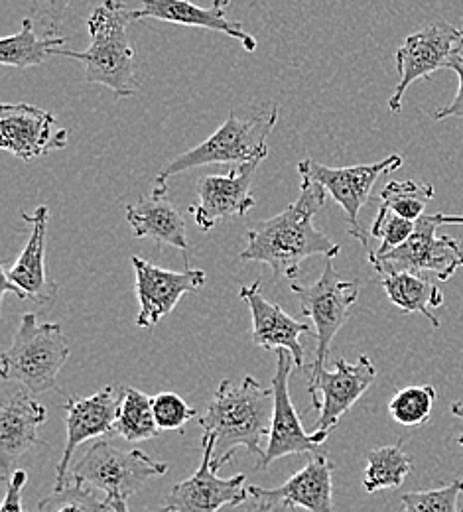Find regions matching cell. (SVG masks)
<instances>
[{"label":"cell","mask_w":463,"mask_h":512,"mask_svg":"<svg viewBox=\"0 0 463 512\" xmlns=\"http://www.w3.org/2000/svg\"><path fill=\"white\" fill-rule=\"evenodd\" d=\"M326 195L318 182L302 180L300 197L294 203L249 227L241 260L266 264L276 278H296L300 264L310 256H339L341 247L314 227V217L324 207Z\"/></svg>","instance_id":"obj_1"},{"label":"cell","mask_w":463,"mask_h":512,"mask_svg":"<svg viewBox=\"0 0 463 512\" xmlns=\"http://www.w3.org/2000/svg\"><path fill=\"white\" fill-rule=\"evenodd\" d=\"M272 412V386H263L253 377H245L239 384L229 379L221 381L199 418L203 434L215 440L213 463L223 467L237 448L255 453L261 463L265 457L261 440L270 434Z\"/></svg>","instance_id":"obj_2"},{"label":"cell","mask_w":463,"mask_h":512,"mask_svg":"<svg viewBox=\"0 0 463 512\" xmlns=\"http://www.w3.org/2000/svg\"><path fill=\"white\" fill-rule=\"evenodd\" d=\"M133 12L121 0H103L87 20L91 46L85 52L60 48L54 56L81 62L85 65V81L111 89L117 99L133 97L140 89L129 40Z\"/></svg>","instance_id":"obj_3"},{"label":"cell","mask_w":463,"mask_h":512,"mask_svg":"<svg viewBox=\"0 0 463 512\" xmlns=\"http://www.w3.org/2000/svg\"><path fill=\"white\" fill-rule=\"evenodd\" d=\"M278 107L272 105L263 113L239 119L235 113H229L225 123L217 128L207 140L199 146L180 154L154 180V197H164L168 192V180L201 166L213 164H247L263 162L268 156L266 138L276 127Z\"/></svg>","instance_id":"obj_4"},{"label":"cell","mask_w":463,"mask_h":512,"mask_svg":"<svg viewBox=\"0 0 463 512\" xmlns=\"http://www.w3.org/2000/svg\"><path fill=\"white\" fill-rule=\"evenodd\" d=\"M69 359V343L60 323H38L24 314L10 349L2 353V379L20 384L30 394L56 386Z\"/></svg>","instance_id":"obj_5"},{"label":"cell","mask_w":463,"mask_h":512,"mask_svg":"<svg viewBox=\"0 0 463 512\" xmlns=\"http://www.w3.org/2000/svg\"><path fill=\"white\" fill-rule=\"evenodd\" d=\"M170 465L154 461L140 449H121L111 442H97L73 465L75 483L105 493V503L129 501L152 477L166 475Z\"/></svg>","instance_id":"obj_6"},{"label":"cell","mask_w":463,"mask_h":512,"mask_svg":"<svg viewBox=\"0 0 463 512\" xmlns=\"http://www.w3.org/2000/svg\"><path fill=\"white\" fill-rule=\"evenodd\" d=\"M402 166V158L391 154L381 162L359 164L347 168H331L316 160H302L298 164V174L302 180L318 182L331 199L341 207L347 223V233L361 243L363 249L369 245V233L359 223V213L369 201L375 182L391 172H397Z\"/></svg>","instance_id":"obj_7"},{"label":"cell","mask_w":463,"mask_h":512,"mask_svg":"<svg viewBox=\"0 0 463 512\" xmlns=\"http://www.w3.org/2000/svg\"><path fill=\"white\" fill-rule=\"evenodd\" d=\"M290 290L300 300L302 316L316 327V361L312 369H326L331 343L349 318V308L359 300V280H341L326 258L322 276L312 284H292Z\"/></svg>","instance_id":"obj_8"},{"label":"cell","mask_w":463,"mask_h":512,"mask_svg":"<svg viewBox=\"0 0 463 512\" xmlns=\"http://www.w3.org/2000/svg\"><path fill=\"white\" fill-rule=\"evenodd\" d=\"M436 215H422L410 239L383 256L369 255L377 276L387 272H432L440 280H450L463 268V247L450 235H438Z\"/></svg>","instance_id":"obj_9"},{"label":"cell","mask_w":463,"mask_h":512,"mask_svg":"<svg viewBox=\"0 0 463 512\" xmlns=\"http://www.w3.org/2000/svg\"><path fill=\"white\" fill-rule=\"evenodd\" d=\"M462 50L463 28H456L448 22L430 24L424 30L410 34L395 54L400 79L393 97L389 99L391 113H400L404 93L414 81L428 79L444 67L450 69Z\"/></svg>","instance_id":"obj_10"},{"label":"cell","mask_w":463,"mask_h":512,"mask_svg":"<svg viewBox=\"0 0 463 512\" xmlns=\"http://www.w3.org/2000/svg\"><path fill=\"white\" fill-rule=\"evenodd\" d=\"M294 359L288 351H276V373L272 377V392H274V412H272V426L268 434L265 457L259 463V469L270 467L276 459L286 455H300V453H324L322 446L326 444L330 432L314 430L308 434L300 422V416L294 408L290 398L288 381L292 375Z\"/></svg>","instance_id":"obj_11"},{"label":"cell","mask_w":463,"mask_h":512,"mask_svg":"<svg viewBox=\"0 0 463 512\" xmlns=\"http://www.w3.org/2000/svg\"><path fill=\"white\" fill-rule=\"evenodd\" d=\"M377 379V369L367 355H361L355 365L345 359L335 361V369H312L308 392L312 408L318 410V432H331L339 420L355 406Z\"/></svg>","instance_id":"obj_12"},{"label":"cell","mask_w":463,"mask_h":512,"mask_svg":"<svg viewBox=\"0 0 463 512\" xmlns=\"http://www.w3.org/2000/svg\"><path fill=\"white\" fill-rule=\"evenodd\" d=\"M203 457L198 471L172 487L166 509L172 512H219L225 507H237L249 501V489H245V475L221 479L217 465L213 463L215 440L211 436L201 438Z\"/></svg>","instance_id":"obj_13"},{"label":"cell","mask_w":463,"mask_h":512,"mask_svg":"<svg viewBox=\"0 0 463 512\" xmlns=\"http://www.w3.org/2000/svg\"><path fill=\"white\" fill-rule=\"evenodd\" d=\"M56 125L58 119L36 105L4 103L0 107V146L24 162L52 150H64L67 130Z\"/></svg>","instance_id":"obj_14"},{"label":"cell","mask_w":463,"mask_h":512,"mask_svg":"<svg viewBox=\"0 0 463 512\" xmlns=\"http://www.w3.org/2000/svg\"><path fill=\"white\" fill-rule=\"evenodd\" d=\"M136 274V298H138V327H154L166 318L188 292L199 290L207 282L203 270L186 268L182 272L154 266L140 256H133Z\"/></svg>","instance_id":"obj_15"},{"label":"cell","mask_w":463,"mask_h":512,"mask_svg":"<svg viewBox=\"0 0 463 512\" xmlns=\"http://www.w3.org/2000/svg\"><path fill=\"white\" fill-rule=\"evenodd\" d=\"M261 162H247L233 168L229 174L203 176L198 180V205L190 207L199 229L211 231L217 221L245 217L255 205L251 184Z\"/></svg>","instance_id":"obj_16"},{"label":"cell","mask_w":463,"mask_h":512,"mask_svg":"<svg viewBox=\"0 0 463 512\" xmlns=\"http://www.w3.org/2000/svg\"><path fill=\"white\" fill-rule=\"evenodd\" d=\"M121 390L123 388L109 384L91 396L67 400L64 406L67 440L62 461L58 465L56 491L64 489L67 485V469L71 465L75 449L89 440H95L99 436L113 432V426L119 416V406H121Z\"/></svg>","instance_id":"obj_17"},{"label":"cell","mask_w":463,"mask_h":512,"mask_svg":"<svg viewBox=\"0 0 463 512\" xmlns=\"http://www.w3.org/2000/svg\"><path fill=\"white\" fill-rule=\"evenodd\" d=\"M20 217L30 225V237L12 268H2V276L10 280L24 294V298L34 300L38 306H50L58 296V284L48 276L46 270V235L50 209L40 205L34 213L22 211Z\"/></svg>","instance_id":"obj_18"},{"label":"cell","mask_w":463,"mask_h":512,"mask_svg":"<svg viewBox=\"0 0 463 512\" xmlns=\"http://www.w3.org/2000/svg\"><path fill=\"white\" fill-rule=\"evenodd\" d=\"M333 461L326 453L314 455L298 473L276 489L249 487L251 497H259L282 509H306L308 512H335L333 505Z\"/></svg>","instance_id":"obj_19"},{"label":"cell","mask_w":463,"mask_h":512,"mask_svg":"<svg viewBox=\"0 0 463 512\" xmlns=\"http://www.w3.org/2000/svg\"><path fill=\"white\" fill-rule=\"evenodd\" d=\"M239 296L247 302L253 316V345L268 351H288L294 359V367L300 373L306 371L300 337L312 333V327L290 318L280 306L268 302L261 294L259 280L253 286H243Z\"/></svg>","instance_id":"obj_20"},{"label":"cell","mask_w":463,"mask_h":512,"mask_svg":"<svg viewBox=\"0 0 463 512\" xmlns=\"http://www.w3.org/2000/svg\"><path fill=\"white\" fill-rule=\"evenodd\" d=\"M231 0H213L209 8H201L190 0H142V6L133 12L134 22L138 20H158L176 26L205 28L213 32H223L233 40H239L247 52L257 50V38L241 28L239 22L227 18V6Z\"/></svg>","instance_id":"obj_21"},{"label":"cell","mask_w":463,"mask_h":512,"mask_svg":"<svg viewBox=\"0 0 463 512\" xmlns=\"http://www.w3.org/2000/svg\"><path fill=\"white\" fill-rule=\"evenodd\" d=\"M48 410L28 390L14 392L0 408V465L4 477L12 475V463L40 444L38 428L46 422Z\"/></svg>","instance_id":"obj_22"},{"label":"cell","mask_w":463,"mask_h":512,"mask_svg":"<svg viewBox=\"0 0 463 512\" xmlns=\"http://www.w3.org/2000/svg\"><path fill=\"white\" fill-rule=\"evenodd\" d=\"M127 221L136 239H152L156 245H170L188 253L186 221L182 213L164 197L150 195L134 205H127Z\"/></svg>","instance_id":"obj_23"},{"label":"cell","mask_w":463,"mask_h":512,"mask_svg":"<svg viewBox=\"0 0 463 512\" xmlns=\"http://www.w3.org/2000/svg\"><path fill=\"white\" fill-rule=\"evenodd\" d=\"M379 282L398 310L406 314H422L434 327H440V320L432 310L444 306V294L434 282L412 272L379 274Z\"/></svg>","instance_id":"obj_24"},{"label":"cell","mask_w":463,"mask_h":512,"mask_svg":"<svg viewBox=\"0 0 463 512\" xmlns=\"http://www.w3.org/2000/svg\"><path fill=\"white\" fill-rule=\"evenodd\" d=\"M66 44V38H38L34 32V18H24L22 28L14 36L0 40V64L16 69H28L44 64Z\"/></svg>","instance_id":"obj_25"},{"label":"cell","mask_w":463,"mask_h":512,"mask_svg":"<svg viewBox=\"0 0 463 512\" xmlns=\"http://www.w3.org/2000/svg\"><path fill=\"white\" fill-rule=\"evenodd\" d=\"M158 424L154 420L152 398L144 392L123 386L119 416L113 432L127 442H146L158 436Z\"/></svg>","instance_id":"obj_26"},{"label":"cell","mask_w":463,"mask_h":512,"mask_svg":"<svg viewBox=\"0 0 463 512\" xmlns=\"http://www.w3.org/2000/svg\"><path fill=\"white\" fill-rule=\"evenodd\" d=\"M412 471V459L406 455L402 442L395 446L373 449L367 455L363 487L367 493L397 489Z\"/></svg>","instance_id":"obj_27"},{"label":"cell","mask_w":463,"mask_h":512,"mask_svg":"<svg viewBox=\"0 0 463 512\" xmlns=\"http://www.w3.org/2000/svg\"><path fill=\"white\" fill-rule=\"evenodd\" d=\"M438 392L430 384L406 386L398 390L389 402V414L402 426H422L430 420Z\"/></svg>","instance_id":"obj_28"},{"label":"cell","mask_w":463,"mask_h":512,"mask_svg":"<svg viewBox=\"0 0 463 512\" xmlns=\"http://www.w3.org/2000/svg\"><path fill=\"white\" fill-rule=\"evenodd\" d=\"M434 197V186L420 182H389L381 192V205L408 221H418L424 215L428 201Z\"/></svg>","instance_id":"obj_29"},{"label":"cell","mask_w":463,"mask_h":512,"mask_svg":"<svg viewBox=\"0 0 463 512\" xmlns=\"http://www.w3.org/2000/svg\"><path fill=\"white\" fill-rule=\"evenodd\" d=\"M36 512H113L105 501H99L95 493L81 483L66 485L40 501Z\"/></svg>","instance_id":"obj_30"},{"label":"cell","mask_w":463,"mask_h":512,"mask_svg":"<svg viewBox=\"0 0 463 512\" xmlns=\"http://www.w3.org/2000/svg\"><path fill=\"white\" fill-rule=\"evenodd\" d=\"M463 495V481H452L446 487L406 493L400 497L402 512H463L458 501Z\"/></svg>","instance_id":"obj_31"},{"label":"cell","mask_w":463,"mask_h":512,"mask_svg":"<svg viewBox=\"0 0 463 512\" xmlns=\"http://www.w3.org/2000/svg\"><path fill=\"white\" fill-rule=\"evenodd\" d=\"M416 223L398 217L397 213H393L391 209H387L385 205H379V213L369 229V233L381 241V245L377 247V251L369 253V255L383 256L391 251L398 249L400 245H404L410 235L414 233Z\"/></svg>","instance_id":"obj_32"},{"label":"cell","mask_w":463,"mask_h":512,"mask_svg":"<svg viewBox=\"0 0 463 512\" xmlns=\"http://www.w3.org/2000/svg\"><path fill=\"white\" fill-rule=\"evenodd\" d=\"M154 420L160 430L166 432H184V426L198 416L196 408H192L182 396L176 392H162L152 396Z\"/></svg>","instance_id":"obj_33"},{"label":"cell","mask_w":463,"mask_h":512,"mask_svg":"<svg viewBox=\"0 0 463 512\" xmlns=\"http://www.w3.org/2000/svg\"><path fill=\"white\" fill-rule=\"evenodd\" d=\"M71 0H32L34 16L40 20L46 38H58Z\"/></svg>","instance_id":"obj_34"},{"label":"cell","mask_w":463,"mask_h":512,"mask_svg":"<svg viewBox=\"0 0 463 512\" xmlns=\"http://www.w3.org/2000/svg\"><path fill=\"white\" fill-rule=\"evenodd\" d=\"M26 481H28L26 471H22V469L12 471L0 512H24V509H22V489L26 487Z\"/></svg>","instance_id":"obj_35"},{"label":"cell","mask_w":463,"mask_h":512,"mask_svg":"<svg viewBox=\"0 0 463 512\" xmlns=\"http://www.w3.org/2000/svg\"><path fill=\"white\" fill-rule=\"evenodd\" d=\"M450 69L452 71H456L458 73V77H460V87H458V93H456V97H454V101L448 105V107H444V109H440L438 113H436V121H444V119H463V56H458L452 65H450Z\"/></svg>","instance_id":"obj_36"},{"label":"cell","mask_w":463,"mask_h":512,"mask_svg":"<svg viewBox=\"0 0 463 512\" xmlns=\"http://www.w3.org/2000/svg\"><path fill=\"white\" fill-rule=\"evenodd\" d=\"M245 512H286V509H282V507L276 505V503H270V501H265V499H259V497H251V495H249Z\"/></svg>","instance_id":"obj_37"},{"label":"cell","mask_w":463,"mask_h":512,"mask_svg":"<svg viewBox=\"0 0 463 512\" xmlns=\"http://www.w3.org/2000/svg\"><path fill=\"white\" fill-rule=\"evenodd\" d=\"M434 215L440 225H463V215H446V213H434Z\"/></svg>","instance_id":"obj_38"},{"label":"cell","mask_w":463,"mask_h":512,"mask_svg":"<svg viewBox=\"0 0 463 512\" xmlns=\"http://www.w3.org/2000/svg\"><path fill=\"white\" fill-rule=\"evenodd\" d=\"M113 512H131L129 511V501H115L109 505ZM162 512H172L170 509H164Z\"/></svg>","instance_id":"obj_39"},{"label":"cell","mask_w":463,"mask_h":512,"mask_svg":"<svg viewBox=\"0 0 463 512\" xmlns=\"http://www.w3.org/2000/svg\"><path fill=\"white\" fill-rule=\"evenodd\" d=\"M452 414H454V416H458V418H462L463 420V402H454V404H452ZM456 442H458V444L463 448V434L458 438V440H456Z\"/></svg>","instance_id":"obj_40"}]
</instances>
